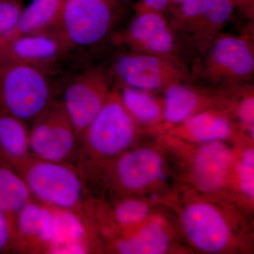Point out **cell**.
Returning a JSON list of instances; mask_svg holds the SVG:
<instances>
[{
	"mask_svg": "<svg viewBox=\"0 0 254 254\" xmlns=\"http://www.w3.org/2000/svg\"><path fill=\"white\" fill-rule=\"evenodd\" d=\"M184 230L192 245L205 253L225 250L231 239L222 214L210 203L195 202L187 207L182 217Z\"/></svg>",
	"mask_w": 254,
	"mask_h": 254,
	"instance_id": "obj_12",
	"label": "cell"
},
{
	"mask_svg": "<svg viewBox=\"0 0 254 254\" xmlns=\"http://www.w3.org/2000/svg\"><path fill=\"white\" fill-rule=\"evenodd\" d=\"M183 0H169L170 4H173L174 6H177V8L180 6Z\"/></svg>",
	"mask_w": 254,
	"mask_h": 254,
	"instance_id": "obj_29",
	"label": "cell"
},
{
	"mask_svg": "<svg viewBox=\"0 0 254 254\" xmlns=\"http://www.w3.org/2000/svg\"><path fill=\"white\" fill-rule=\"evenodd\" d=\"M120 98L128 113L136 123L155 125L163 120V105L152 92L121 86Z\"/></svg>",
	"mask_w": 254,
	"mask_h": 254,
	"instance_id": "obj_22",
	"label": "cell"
},
{
	"mask_svg": "<svg viewBox=\"0 0 254 254\" xmlns=\"http://www.w3.org/2000/svg\"><path fill=\"white\" fill-rule=\"evenodd\" d=\"M33 200L22 177L0 155V209L9 225L13 252L18 213Z\"/></svg>",
	"mask_w": 254,
	"mask_h": 254,
	"instance_id": "obj_16",
	"label": "cell"
},
{
	"mask_svg": "<svg viewBox=\"0 0 254 254\" xmlns=\"http://www.w3.org/2000/svg\"><path fill=\"white\" fill-rule=\"evenodd\" d=\"M114 158L116 161L113 165V179L123 190H143L163 177V159L150 148L127 150Z\"/></svg>",
	"mask_w": 254,
	"mask_h": 254,
	"instance_id": "obj_13",
	"label": "cell"
},
{
	"mask_svg": "<svg viewBox=\"0 0 254 254\" xmlns=\"http://www.w3.org/2000/svg\"><path fill=\"white\" fill-rule=\"evenodd\" d=\"M237 115L241 123L248 128L251 136H254V98L253 95H249L241 100L237 105Z\"/></svg>",
	"mask_w": 254,
	"mask_h": 254,
	"instance_id": "obj_26",
	"label": "cell"
},
{
	"mask_svg": "<svg viewBox=\"0 0 254 254\" xmlns=\"http://www.w3.org/2000/svg\"><path fill=\"white\" fill-rule=\"evenodd\" d=\"M116 41L131 52L182 60L180 45L163 13L141 4L131 22L117 35Z\"/></svg>",
	"mask_w": 254,
	"mask_h": 254,
	"instance_id": "obj_9",
	"label": "cell"
},
{
	"mask_svg": "<svg viewBox=\"0 0 254 254\" xmlns=\"http://www.w3.org/2000/svg\"><path fill=\"white\" fill-rule=\"evenodd\" d=\"M13 252L11 234L4 213L0 209V254Z\"/></svg>",
	"mask_w": 254,
	"mask_h": 254,
	"instance_id": "obj_27",
	"label": "cell"
},
{
	"mask_svg": "<svg viewBox=\"0 0 254 254\" xmlns=\"http://www.w3.org/2000/svg\"><path fill=\"white\" fill-rule=\"evenodd\" d=\"M53 101L49 81L41 68L21 62L0 61V109L33 123Z\"/></svg>",
	"mask_w": 254,
	"mask_h": 254,
	"instance_id": "obj_4",
	"label": "cell"
},
{
	"mask_svg": "<svg viewBox=\"0 0 254 254\" xmlns=\"http://www.w3.org/2000/svg\"><path fill=\"white\" fill-rule=\"evenodd\" d=\"M23 9L21 0H0V45L16 28Z\"/></svg>",
	"mask_w": 254,
	"mask_h": 254,
	"instance_id": "obj_24",
	"label": "cell"
},
{
	"mask_svg": "<svg viewBox=\"0 0 254 254\" xmlns=\"http://www.w3.org/2000/svg\"><path fill=\"white\" fill-rule=\"evenodd\" d=\"M253 41L247 35H220L193 64L192 76L208 86H241L254 75Z\"/></svg>",
	"mask_w": 254,
	"mask_h": 254,
	"instance_id": "obj_3",
	"label": "cell"
},
{
	"mask_svg": "<svg viewBox=\"0 0 254 254\" xmlns=\"http://www.w3.org/2000/svg\"><path fill=\"white\" fill-rule=\"evenodd\" d=\"M11 166L22 177L35 200L75 212L81 209L83 178L71 163L47 161L29 155Z\"/></svg>",
	"mask_w": 254,
	"mask_h": 254,
	"instance_id": "obj_1",
	"label": "cell"
},
{
	"mask_svg": "<svg viewBox=\"0 0 254 254\" xmlns=\"http://www.w3.org/2000/svg\"><path fill=\"white\" fill-rule=\"evenodd\" d=\"M126 0H63L55 32L66 48H87L104 41L116 26Z\"/></svg>",
	"mask_w": 254,
	"mask_h": 254,
	"instance_id": "obj_2",
	"label": "cell"
},
{
	"mask_svg": "<svg viewBox=\"0 0 254 254\" xmlns=\"http://www.w3.org/2000/svg\"><path fill=\"white\" fill-rule=\"evenodd\" d=\"M32 156L47 161L71 163L79 158L81 139L61 101H55L33 122L29 129Z\"/></svg>",
	"mask_w": 254,
	"mask_h": 254,
	"instance_id": "obj_7",
	"label": "cell"
},
{
	"mask_svg": "<svg viewBox=\"0 0 254 254\" xmlns=\"http://www.w3.org/2000/svg\"><path fill=\"white\" fill-rule=\"evenodd\" d=\"M232 0H183L170 22L180 46L200 58L233 14Z\"/></svg>",
	"mask_w": 254,
	"mask_h": 254,
	"instance_id": "obj_6",
	"label": "cell"
},
{
	"mask_svg": "<svg viewBox=\"0 0 254 254\" xmlns=\"http://www.w3.org/2000/svg\"><path fill=\"white\" fill-rule=\"evenodd\" d=\"M204 90L179 82L165 89L163 121L167 125H179L195 114L204 111L209 95Z\"/></svg>",
	"mask_w": 254,
	"mask_h": 254,
	"instance_id": "obj_17",
	"label": "cell"
},
{
	"mask_svg": "<svg viewBox=\"0 0 254 254\" xmlns=\"http://www.w3.org/2000/svg\"><path fill=\"white\" fill-rule=\"evenodd\" d=\"M170 243L165 223L161 219L153 218L133 235L118 241L115 247L123 254H163Z\"/></svg>",
	"mask_w": 254,
	"mask_h": 254,
	"instance_id": "obj_18",
	"label": "cell"
},
{
	"mask_svg": "<svg viewBox=\"0 0 254 254\" xmlns=\"http://www.w3.org/2000/svg\"><path fill=\"white\" fill-rule=\"evenodd\" d=\"M112 71L121 86L150 92L187 82L190 76L182 60L131 51L117 58Z\"/></svg>",
	"mask_w": 254,
	"mask_h": 254,
	"instance_id": "obj_8",
	"label": "cell"
},
{
	"mask_svg": "<svg viewBox=\"0 0 254 254\" xmlns=\"http://www.w3.org/2000/svg\"><path fill=\"white\" fill-rule=\"evenodd\" d=\"M64 48L54 31L22 35L0 46V61L21 62L41 68L53 63Z\"/></svg>",
	"mask_w": 254,
	"mask_h": 254,
	"instance_id": "obj_14",
	"label": "cell"
},
{
	"mask_svg": "<svg viewBox=\"0 0 254 254\" xmlns=\"http://www.w3.org/2000/svg\"><path fill=\"white\" fill-rule=\"evenodd\" d=\"M180 130L199 143L223 141L231 135L232 127L225 114L205 110L192 115L180 124Z\"/></svg>",
	"mask_w": 254,
	"mask_h": 254,
	"instance_id": "obj_20",
	"label": "cell"
},
{
	"mask_svg": "<svg viewBox=\"0 0 254 254\" xmlns=\"http://www.w3.org/2000/svg\"><path fill=\"white\" fill-rule=\"evenodd\" d=\"M29 155L26 123L0 109V155L13 165Z\"/></svg>",
	"mask_w": 254,
	"mask_h": 254,
	"instance_id": "obj_21",
	"label": "cell"
},
{
	"mask_svg": "<svg viewBox=\"0 0 254 254\" xmlns=\"http://www.w3.org/2000/svg\"><path fill=\"white\" fill-rule=\"evenodd\" d=\"M232 162V151L222 141L203 143L193 160V177L197 186L205 191L220 188Z\"/></svg>",
	"mask_w": 254,
	"mask_h": 254,
	"instance_id": "obj_15",
	"label": "cell"
},
{
	"mask_svg": "<svg viewBox=\"0 0 254 254\" xmlns=\"http://www.w3.org/2000/svg\"><path fill=\"white\" fill-rule=\"evenodd\" d=\"M239 185L242 193L254 199V151L248 148L244 151L238 167Z\"/></svg>",
	"mask_w": 254,
	"mask_h": 254,
	"instance_id": "obj_25",
	"label": "cell"
},
{
	"mask_svg": "<svg viewBox=\"0 0 254 254\" xmlns=\"http://www.w3.org/2000/svg\"><path fill=\"white\" fill-rule=\"evenodd\" d=\"M136 133V123L124 106L119 89H113L99 113L81 138V153L86 161L116 158L128 149ZM80 158V157H79Z\"/></svg>",
	"mask_w": 254,
	"mask_h": 254,
	"instance_id": "obj_5",
	"label": "cell"
},
{
	"mask_svg": "<svg viewBox=\"0 0 254 254\" xmlns=\"http://www.w3.org/2000/svg\"><path fill=\"white\" fill-rule=\"evenodd\" d=\"M58 208L32 200L16 219L14 252L51 253L58 234Z\"/></svg>",
	"mask_w": 254,
	"mask_h": 254,
	"instance_id": "obj_11",
	"label": "cell"
},
{
	"mask_svg": "<svg viewBox=\"0 0 254 254\" xmlns=\"http://www.w3.org/2000/svg\"><path fill=\"white\" fill-rule=\"evenodd\" d=\"M149 207L136 199L122 200L115 206L114 218L120 226L129 227L141 223L148 217Z\"/></svg>",
	"mask_w": 254,
	"mask_h": 254,
	"instance_id": "obj_23",
	"label": "cell"
},
{
	"mask_svg": "<svg viewBox=\"0 0 254 254\" xmlns=\"http://www.w3.org/2000/svg\"><path fill=\"white\" fill-rule=\"evenodd\" d=\"M62 4L63 0H33L23 9L16 28L1 45L22 35L55 30L59 20Z\"/></svg>",
	"mask_w": 254,
	"mask_h": 254,
	"instance_id": "obj_19",
	"label": "cell"
},
{
	"mask_svg": "<svg viewBox=\"0 0 254 254\" xmlns=\"http://www.w3.org/2000/svg\"><path fill=\"white\" fill-rule=\"evenodd\" d=\"M140 4L145 7L160 11L162 13H163V11L168 9V6H170L169 0H141Z\"/></svg>",
	"mask_w": 254,
	"mask_h": 254,
	"instance_id": "obj_28",
	"label": "cell"
},
{
	"mask_svg": "<svg viewBox=\"0 0 254 254\" xmlns=\"http://www.w3.org/2000/svg\"><path fill=\"white\" fill-rule=\"evenodd\" d=\"M111 91L108 76L98 69L83 73L66 87L61 102L80 139Z\"/></svg>",
	"mask_w": 254,
	"mask_h": 254,
	"instance_id": "obj_10",
	"label": "cell"
}]
</instances>
